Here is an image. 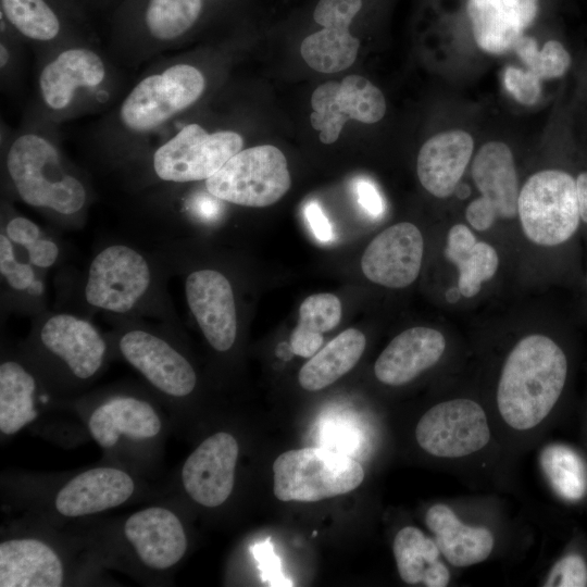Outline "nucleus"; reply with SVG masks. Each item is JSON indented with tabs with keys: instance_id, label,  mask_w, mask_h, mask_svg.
Segmentation results:
<instances>
[{
	"instance_id": "nucleus-25",
	"label": "nucleus",
	"mask_w": 587,
	"mask_h": 587,
	"mask_svg": "<svg viewBox=\"0 0 587 587\" xmlns=\"http://www.w3.org/2000/svg\"><path fill=\"white\" fill-rule=\"evenodd\" d=\"M104 77L105 66L97 53L73 48L62 51L42 68L39 87L45 103L62 110L72 102L76 89L96 87Z\"/></svg>"
},
{
	"instance_id": "nucleus-19",
	"label": "nucleus",
	"mask_w": 587,
	"mask_h": 587,
	"mask_svg": "<svg viewBox=\"0 0 587 587\" xmlns=\"http://www.w3.org/2000/svg\"><path fill=\"white\" fill-rule=\"evenodd\" d=\"M134 491L135 482L125 471L93 467L70 479L58 491L54 507L63 516H85L123 504Z\"/></svg>"
},
{
	"instance_id": "nucleus-18",
	"label": "nucleus",
	"mask_w": 587,
	"mask_h": 587,
	"mask_svg": "<svg viewBox=\"0 0 587 587\" xmlns=\"http://www.w3.org/2000/svg\"><path fill=\"white\" fill-rule=\"evenodd\" d=\"M124 535L139 561L155 571L177 564L188 545L179 517L164 507L134 512L124 524Z\"/></svg>"
},
{
	"instance_id": "nucleus-36",
	"label": "nucleus",
	"mask_w": 587,
	"mask_h": 587,
	"mask_svg": "<svg viewBox=\"0 0 587 587\" xmlns=\"http://www.w3.org/2000/svg\"><path fill=\"white\" fill-rule=\"evenodd\" d=\"M513 49L527 70L540 79L560 77L571 65L570 53L557 40L547 41L541 50H538L535 39L523 35L516 40Z\"/></svg>"
},
{
	"instance_id": "nucleus-47",
	"label": "nucleus",
	"mask_w": 587,
	"mask_h": 587,
	"mask_svg": "<svg viewBox=\"0 0 587 587\" xmlns=\"http://www.w3.org/2000/svg\"><path fill=\"white\" fill-rule=\"evenodd\" d=\"M9 58L10 55L7 47L1 45V67H3L8 63Z\"/></svg>"
},
{
	"instance_id": "nucleus-7",
	"label": "nucleus",
	"mask_w": 587,
	"mask_h": 587,
	"mask_svg": "<svg viewBox=\"0 0 587 587\" xmlns=\"http://www.w3.org/2000/svg\"><path fill=\"white\" fill-rule=\"evenodd\" d=\"M205 88L202 73L175 64L140 80L124 100L120 116L128 129L152 130L195 103Z\"/></svg>"
},
{
	"instance_id": "nucleus-5",
	"label": "nucleus",
	"mask_w": 587,
	"mask_h": 587,
	"mask_svg": "<svg viewBox=\"0 0 587 587\" xmlns=\"http://www.w3.org/2000/svg\"><path fill=\"white\" fill-rule=\"evenodd\" d=\"M517 214L534 243L552 247L565 242L580 220L576 179L560 170L535 173L520 190Z\"/></svg>"
},
{
	"instance_id": "nucleus-30",
	"label": "nucleus",
	"mask_w": 587,
	"mask_h": 587,
	"mask_svg": "<svg viewBox=\"0 0 587 587\" xmlns=\"http://www.w3.org/2000/svg\"><path fill=\"white\" fill-rule=\"evenodd\" d=\"M341 314V302L333 294H314L305 298L290 337L292 353L302 358L314 355L323 345V334L339 324Z\"/></svg>"
},
{
	"instance_id": "nucleus-46",
	"label": "nucleus",
	"mask_w": 587,
	"mask_h": 587,
	"mask_svg": "<svg viewBox=\"0 0 587 587\" xmlns=\"http://www.w3.org/2000/svg\"><path fill=\"white\" fill-rule=\"evenodd\" d=\"M454 192H457L458 197L464 199L470 195V188L466 185L457 186Z\"/></svg>"
},
{
	"instance_id": "nucleus-35",
	"label": "nucleus",
	"mask_w": 587,
	"mask_h": 587,
	"mask_svg": "<svg viewBox=\"0 0 587 587\" xmlns=\"http://www.w3.org/2000/svg\"><path fill=\"white\" fill-rule=\"evenodd\" d=\"M1 8L10 23L30 39L47 41L59 34V20L43 0H1Z\"/></svg>"
},
{
	"instance_id": "nucleus-6",
	"label": "nucleus",
	"mask_w": 587,
	"mask_h": 587,
	"mask_svg": "<svg viewBox=\"0 0 587 587\" xmlns=\"http://www.w3.org/2000/svg\"><path fill=\"white\" fill-rule=\"evenodd\" d=\"M291 186L284 153L272 145L240 150L205 180L216 199L250 208H264L283 198Z\"/></svg>"
},
{
	"instance_id": "nucleus-9",
	"label": "nucleus",
	"mask_w": 587,
	"mask_h": 587,
	"mask_svg": "<svg viewBox=\"0 0 587 587\" xmlns=\"http://www.w3.org/2000/svg\"><path fill=\"white\" fill-rule=\"evenodd\" d=\"M122 357L161 394L185 398L196 388L197 374L187 358L155 329L126 324L117 338Z\"/></svg>"
},
{
	"instance_id": "nucleus-16",
	"label": "nucleus",
	"mask_w": 587,
	"mask_h": 587,
	"mask_svg": "<svg viewBox=\"0 0 587 587\" xmlns=\"http://www.w3.org/2000/svg\"><path fill=\"white\" fill-rule=\"evenodd\" d=\"M239 455L236 438L226 432L205 438L186 459L182 483L187 495L197 503L215 508L230 496Z\"/></svg>"
},
{
	"instance_id": "nucleus-32",
	"label": "nucleus",
	"mask_w": 587,
	"mask_h": 587,
	"mask_svg": "<svg viewBox=\"0 0 587 587\" xmlns=\"http://www.w3.org/2000/svg\"><path fill=\"white\" fill-rule=\"evenodd\" d=\"M392 550L399 576L407 584L423 583L426 572L439 562L440 551L435 540L413 526L397 533Z\"/></svg>"
},
{
	"instance_id": "nucleus-22",
	"label": "nucleus",
	"mask_w": 587,
	"mask_h": 587,
	"mask_svg": "<svg viewBox=\"0 0 587 587\" xmlns=\"http://www.w3.org/2000/svg\"><path fill=\"white\" fill-rule=\"evenodd\" d=\"M472 136L461 129L439 133L420 149L416 172L422 186L437 198L454 192L471 160Z\"/></svg>"
},
{
	"instance_id": "nucleus-45",
	"label": "nucleus",
	"mask_w": 587,
	"mask_h": 587,
	"mask_svg": "<svg viewBox=\"0 0 587 587\" xmlns=\"http://www.w3.org/2000/svg\"><path fill=\"white\" fill-rule=\"evenodd\" d=\"M461 291L459 287H451L446 292V299L448 302L454 303L459 300Z\"/></svg>"
},
{
	"instance_id": "nucleus-11",
	"label": "nucleus",
	"mask_w": 587,
	"mask_h": 587,
	"mask_svg": "<svg viewBox=\"0 0 587 587\" xmlns=\"http://www.w3.org/2000/svg\"><path fill=\"white\" fill-rule=\"evenodd\" d=\"M415 438L432 455L461 458L483 449L490 439V430L477 402L453 399L434 405L420 419Z\"/></svg>"
},
{
	"instance_id": "nucleus-31",
	"label": "nucleus",
	"mask_w": 587,
	"mask_h": 587,
	"mask_svg": "<svg viewBox=\"0 0 587 587\" xmlns=\"http://www.w3.org/2000/svg\"><path fill=\"white\" fill-rule=\"evenodd\" d=\"M540 465L553 490L567 501L582 499L587 491V467L567 446L554 444L540 453Z\"/></svg>"
},
{
	"instance_id": "nucleus-28",
	"label": "nucleus",
	"mask_w": 587,
	"mask_h": 587,
	"mask_svg": "<svg viewBox=\"0 0 587 587\" xmlns=\"http://www.w3.org/2000/svg\"><path fill=\"white\" fill-rule=\"evenodd\" d=\"M365 344V336L359 329L341 332L300 369V386L309 391H317L332 385L353 369L362 357Z\"/></svg>"
},
{
	"instance_id": "nucleus-1",
	"label": "nucleus",
	"mask_w": 587,
	"mask_h": 587,
	"mask_svg": "<svg viewBox=\"0 0 587 587\" xmlns=\"http://www.w3.org/2000/svg\"><path fill=\"white\" fill-rule=\"evenodd\" d=\"M567 373L562 349L545 335L521 339L501 371L497 405L503 421L514 429L538 425L560 398Z\"/></svg>"
},
{
	"instance_id": "nucleus-2",
	"label": "nucleus",
	"mask_w": 587,
	"mask_h": 587,
	"mask_svg": "<svg viewBox=\"0 0 587 587\" xmlns=\"http://www.w3.org/2000/svg\"><path fill=\"white\" fill-rule=\"evenodd\" d=\"M162 276L161 266L145 251L110 242L92 257L82 295L91 309L120 317L161 314L165 305Z\"/></svg>"
},
{
	"instance_id": "nucleus-33",
	"label": "nucleus",
	"mask_w": 587,
	"mask_h": 587,
	"mask_svg": "<svg viewBox=\"0 0 587 587\" xmlns=\"http://www.w3.org/2000/svg\"><path fill=\"white\" fill-rule=\"evenodd\" d=\"M202 0H150L146 11L149 33L159 40L185 34L198 20Z\"/></svg>"
},
{
	"instance_id": "nucleus-26",
	"label": "nucleus",
	"mask_w": 587,
	"mask_h": 587,
	"mask_svg": "<svg viewBox=\"0 0 587 587\" xmlns=\"http://www.w3.org/2000/svg\"><path fill=\"white\" fill-rule=\"evenodd\" d=\"M425 524L435 536L440 553L454 566L485 561L492 551L494 536L484 526L465 525L446 504H434L425 514Z\"/></svg>"
},
{
	"instance_id": "nucleus-40",
	"label": "nucleus",
	"mask_w": 587,
	"mask_h": 587,
	"mask_svg": "<svg viewBox=\"0 0 587 587\" xmlns=\"http://www.w3.org/2000/svg\"><path fill=\"white\" fill-rule=\"evenodd\" d=\"M304 214L316 238L321 241L330 240L332 227L320 205L315 202L308 203Z\"/></svg>"
},
{
	"instance_id": "nucleus-24",
	"label": "nucleus",
	"mask_w": 587,
	"mask_h": 587,
	"mask_svg": "<svg viewBox=\"0 0 587 587\" xmlns=\"http://www.w3.org/2000/svg\"><path fill=\"white\" fill-rule=\"evenodd\" d=\"M63 582V563L45 541L13 538L0 544L1 587H59Z\"/></svg>"
},
{
	"instance_id": "nucleus-34",
	"label": "nucleus",
	"mask_w": 587,
	"mask_h": 587,
	"mask_svg": "<svg viewBox=\"0 0 587 587\" xmlns=\"http://www.w3.org/2000/svg\"><path fill=\"white\" fill-rule=\"evenodd\" d=\"M38 271L28 260L18 258L16 247L1 232L0 274L5 288L14 296V299H22L25 303L34 302L38 307L43 295V284Z\"/></svg>"
},
{
	"instance_id": "nucleus-8",
	"label": "nucleus",
	"mask_w": 587,
	"mask_h": 587,
	"mask_svg": "<svg viewBox=\"0 0 587 587\" xmlns=\"http://www.w3.org/2000/svg\"><path fill=\"white\" fill-rule=\"evenodd\" d=\"M242 146V137L236 132L208 133L198 124H189L155 150L153 171L164 182L207 180Z\"/></svg>"
},
{
	"instance_id": "nucleus-27",
	"label": "nucleus",
	"mask_w": 587,
	"mask_h": 587,
	"mask_svg": "<svg viewBox=\"0 0 587 587\" xmlns=\"http://www.w3.org/2000/svg\"><path fill=\"white\" fill-rule=\"evenodd\" d=\"M445 257L458 267V287L466 298L479 292L482 284L496 274L499 264L495 248L477 241L463 224L450 228Z\"/></svg>"
},
{
	"instance_id": "nucleus-4",
	"label": "nucleus",
	"mask_w": 587,
	"mask_h": 587,
	"mask_svg": "<svg viewBox=\"0 0 587 587\" xmlns=\"http://www.w3.org/2000/svg\"><path fill=\"white\" fill-rule=\"evenodd\" d=\"M275 497L315 502L347 494L361 485L364 471L353 458L325 448L283 452L273 463Z\"/></svg>"
},
{
	"instance_id": "nucleus-37",
	"label": "nucleus",
	"mask_w": 587,
	"mask_h": 587,
	"mask_svg": "<svg viewBox=\"0 0 587 587\" xmlns=\"http://www.w3.org/2000/svg\"><path fill=\"white\" fill-rule=\"evenodd\" d=\"M546 587H586L587 563L579 554L561 558L551 569L544 584Z\"/></svg>"
},
{
	"instance_id": "nucleus-20",
	"label": "nucleus",
	"mask_w": 587,
	"mask_h": 587,
	"mask_svg": "<svg viewBox=\"0 0 587 587\" xmlns=\"http://www.w3.org/2000/svg\"><path fill=\"white\" fill-rule=\"evenodd\" d=\"M537 12L538 0H467L474 39L492 54L512 49Z\"/></svg>"
},
{
	"instance_id": "nucleus-44",
	"label": "nucleus",
	"mask_w": 587,
	"mask_h": 587,
	"mask_svg": "<svg viewBox=\"0 0 587 587\" xmlns=\"http://www.w3.org/2000/svg\"><path fill=\"white\" fill-rule=\"evenodd\" d=\"M576 189L580 218L587 223V172L576 178Z\"/></svg>"
},
{
	"instance_id": "nucleus-39",
	"label": "nucleus",
	"mask_w": 587,
	"mask_h": 587,
	"mask_svg": "<svg viewBox=\"0 0 587 587\" xmlns=\"http://www.w3.org/2000/svg\"><path fill=\"white\" fill-rule=\"evenodd\" d=\"M1 232L15 247L24 251L47 234L35 222L22 215L12 216L5 223L4 230Z\"/></svg>"
},
{
	"instance_id": "nucleus-17",
	"label": "nucleus",
	"mask_w": 587,
	"mask_h": 587,
	"mask_svg": "<svg viewBox=\"0 0 587 587\" xmlns=\"http://www.w3.org/2000/svg\"><path fill=\"white\" fill-rule=\"evenodd\" d=\"M424 252L420 229L412 223L395 224L366 247L361 268L371 282L388 288H404L419 276Z\"/></svg>"
},
{
	"instance_id": "nucleus-13",
	"label": "nucleus",
	"mask_w": 587,
	"mask_h": 587,
	"mask_svg": "<svg viewBox=\"0 0 587 587\" xmlns=\"http://www.w3.org/2000/svg\"><path fill=\"white\" fill-rule=\"evenodd\" d=\"M311 125L319 132V139L327 145L338 139L347 121L373 124L386 113L382 91L360 75L320 85L311 96Z\"/></svg>"
},
{
	"instance_id": "nucleus-29",
	"label": "nucleus",
	"mask_w": 587,
	"mask_h": 587,
	"mask_svg": "<svg viewBox=\"0 0 587 587\" xmlns=\"http://www.w3.org/2000/svg\"><path fill=\"white\" fill-rule=\"evenodd\" d=\"M37 382L20 362L5 360L0 364V432L14 435L35 421Z\"/></svg>"
},
{
	"instance_id": "nucleus-38",
	"label": "nucleus",
	"mask_w": 587,
	"mask_h": 587,
	"mask_svg": "<svg viewBox=\"0 0 587 587\" xmlns=\"http://www.w3.org/2000/svg\"><path fill=\"white\" fill-rule=\"evenodd\" d=\"M503 83L507 90L522 104H534L540 96V78L528 70L508 66Z\"/></svg>"
},
{
	"instance_id": "nucleus-42",
	"label": "nucleus",
	"mask_w": 587,
	"mask_h": 587,
	"mask_svg": "<svg viewBox=\"0 0 587 587\" xmlns=\"http://www.w3.org/2000/svg\"><path fill=\"white\" fill-rule=\"evenodd\" d=\"M257 555L263 565V573L266 575V580L273 583H280V585L286 582L285 577L282 576L279 571V563L276 555L272 551V547L265 542L262 546H259L257 549Z\"/></svg>"
},
{
	"instance_id": "nucleus-10",
	"label": "nucleus",
	"mask_w": 587,
	"mask_h": 587,
	"mask_svg": "<svg viewBox=\"0 0 587 587\" xmlns=\"http://www.w3.org/2000/svg\"><path fill=\"white\" fill-rule=\"evenodd\" d=\"M35 322L36 345L74 379L89 380L100 371L108 345L90 321L68 312H45Z\"/></svg>"
},
{
	"instance_id": "nucleus-3",
	"label": "nucleus",
	"mask_w": 587,
	"mask_h": 587,
	"mask_svg": "<svg viewBox=\"0 0 587 587\" xmlns=\"http://www.w3.org/2000/svg\"><path fill=\"white\" fill-rule=\"evenodd\" d=\"M7 171L18 197L26 204L73 217L87 202L83 182L62 162L46 138L26 134L16 138L7 154Z\"/></svg>"
},
{
	"instance_id": "nucleus-14",
	"label": "nucleus",
	"mask_w": 587,
	"mask_h": 587,
	"mask_svg": "<svg viewBox=\"0 0 587 587\" xmlns=\"http://www.w3.org/2000/svg\"><path fill=\"white\" fill-rule=\"evenodd\" d=\"M186 301L208 344L217 352L233 348L238 314L233 285L213 267L196 268L185 276Z\"/></svg>"
},
{
	"instance_id": "nucleus-21",
	"label": "nucleus",
	"mask_w": 587,
	"mask_h": 587,
	"mask_svg": "<svg viewBox=\"0 0 587 587\" xmlns=\"http://www.w3.org/2000/svg\"><path fill=\"white\" fill-rule=\"evenodd\" d=\"M446 348L442 334L429 327H412L396 336L374 365L377 379L389 386L404 385L435 365Z\"/></svg>"
},
{
	"instance_id": "nucleus-41",
	"label": "nucleus",
	"mask_w": 587,
	"mask_h": 587,
	"mask_svg": "<svg viewBox=\"0 0 587 587\" xmlns=\"http://www.w3.org/2000/svg\"><path fill=\"white\" fill-rule=\"evenodd\" d=\"M360 204L371 214L379 215L383 212V201L375 186L364 179L357 184Z\"/></svg>"
},
{
	"instance_id": "nucleus-15",
	"label": "nucleus",
	"mask_w": 587,
	"mask_h": 587,
	"mask_svg": "<svg viewBox=\"0 0 587 587\" xmlns=\"http://www.w3.org/2000/svg\"><path fill=\"white\" fill-rule=\"evenodd\" d=\"M362 7V0H320L313 18L323 29L305 37L300 52L305 63L320 73H337L357 59L360 41L349 26Z\"/></svg>"
},
{
	"instance_id": "nucleus-12",
	"label": "nucleus",
	"mask_w": 587,
	"mask_h": 587,
	"mask_svg": "<svg viewBox=\"0 0 587 587\" xmlns=\"http://www.w3.org/2000/svg\"><path fill=\"white\" fill-rule=\"evenodd\" d=\"M471 173L482 193L465 210L473 228L487 230L498 218L516 216L519 182L512 151L504 142L483 145L473 160Z\"/></svg>"
},
{
	"instance_id": "nucleus-43",
	"label": "nucleus",
	"mask_w": 587,
	"mask_h": 587,
	"mask_svg": "<svg viewBox=\"0 0 587 587\" xmlns=\"http://www.w3.org/2000/svg\"><path fill=\"white\" fill-rule=\"evenodd\" d=\"M450 579V573L442 562H437L425 574L423 584L427 587H445Z\"/></svg>"
},
{
	"instance_id": "nucleus-23",
	"label": "nucleus",
	"mask_w": 587,
	"mask_h": 587,
	"mask_svg": "<svg viewBox=\"0 0 587 587\" xmlns=\"http://www.w3.org/2000/svg\"><path fill=\"white\" fill-rule=\"evenodd\" d=\"M162 422L155 409L146 400L118 395L100 403L90 414L88 429L102 448L114 447L122 437L147 440L155 437Z\"/></svg>"
}]
</instances>
